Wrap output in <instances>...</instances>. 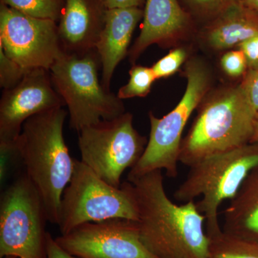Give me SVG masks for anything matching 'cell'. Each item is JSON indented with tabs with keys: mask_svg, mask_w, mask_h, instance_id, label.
<instances>
[{
	"mask_svg": "<svg viewBox=\"0 0 258 258\" xmlns=\"http://www.w3.org/2000/svg\"><path fill=\"white\" fill-rule=\"evenodd\" d=\"M250 143L258 144V114L254 120L253 135H252Z\"/></svg>",
	"mask_w": 258,
	"mask_h": 258,
	"instance_id": "f546056e",
	"label": "cell"
},
{
	"mask_svg": "<svg viewBox=\"0 0 258 258\" xmlns=\"http://www.w3.org/2000/svg\"><path fill=\"white\" fill-rule=\"evenodd\" d=\"M64 106L50 71L28 70L16 86L3 90L0 100V143L16 142L25 122L34 115Z\"/></svg>",
	"mask_w": 258,
	"mask_h": 258,
	"instance_id": "7c38bea8",
	"label": "cell"
},
{
	"mask_svg": "<svg viewBox=\"0 0 258 258\" xmlns=\"http://www.w3.org/2000/svg\"><path fill=\"white\" fill-rule=\"evenodd\" d=\"M258 166V144L250 143L205 158L189 166L184 181L174 194L181 203L195 201L206 220L207 233L212 236L222 230L218 218L220 205L232 200L244 180Z\"/></svg>",
	"mask_w": 258,
	"mask_h": 258,
	"instance_id": "5b68a950",
	"label": "cell"
},
{
	"mask_svg": "<svg viewBox=\"0 0 258 258\" xmlns=\"http://www.w3.org/2000/svg\"><path fill=\"white\" fill-rule=\"evenodd\" d=\"M256 35L257 13L246 8L240 2L222 12L208 32V41L212 47L222 50L239 45Z\"/></svg>",
	"mask_w": 258,
	"mask_h": 258,
	"instance_id": "e0dca14e",
	"label": "cell"
},
{
	"mask_svg": "<svg viewBox=\"0 0 258 258\" xmlns=\"http://www.w3.org/2000/svg\"><path fill=\"white\" fill-rule=\"evenodd\" d=\"M66 117L62 107L34 115L25 122L17 140L25 173L45 203L49 222L57 225L62 194L75 166L64 139Z\"/></svg>",
	"mask_w": 258,
	"mask_h": 258,
	"instance_id": "7a4b0ae2",
	"label": "cell"
},
{
	"mask_svg": "<svg viewBox=\"0 0 258 258\" xmlns=\"http://www.w3.org/2000/svg\"><path fill=\"white\" fill-rule=\"evenodd\" d=\"M222 230L258 239V166L249 172L224 211Z\"/></svg>",
	"mask_w": 258,
	"mask_h": 258,
	"instance_id": "2e32d148",
	"label": "cell"
},
{
	"mask_svg": "<svg viewBox=\"0 0 258 258\" xmlns=\"http://www.w3.org/2000/svg\"><path fill=\"white\" fill-rule=\"evenodd\" d=\"M221 63L226 74L232 77L240 76L247 68L245 56L240 50L226 53L222 57Z\"/></svg>",
	"mask_w": 258,
	"mask_h": 258,
	"instance_id": "603a6c76",
	"label": "cell"
},
{
	"mask_svg": "<svg viewBox=\"0 0 258 258\" xmlns=\"http://www.w3.org/2000/svg\"><path fill=\"white\" fill-rule=\"evenodd\" d=\"M195 5L203 9L212 10H222V12L229 7L240 3L242 0H190Z\"/></svg>",
	"mask_w": 258,
	"mask_h": 258,
	"instance_id": "484cf974",
	"label": "cell"
},
{
	"mask_svg": "<svg viewBox=\"0 0 258 258\" xmlns=\"http://www.w3.org/2000/svg\"><path fill=\"white\" fill-rule=\"evenodd\" d=\"M129 75L128 83L122 86L117 94L120 100L147 96L150 92L153 83L157 79L152 68L141 66L132 67Z\"/></svg>",
	"mask_w": 258,
	"mask_h": 258,
	"instance_id": "ffe728a7",
	"label": "cell"
},
{
	"mask_svg": "<svg viewBox=\"0 0 258 258\" xmlns=\"http://www.w3.org/2000/svg\"><path fill=\"white\" fill-rule=\"evenodd\" d=\"M99 69L101 60L94 49L82 53L62 51L49 70L56 91L69 109L70 126L76 132L125 113L122 100L103 87Z\"/></svg>",
	"mask_w": 258,
	"mask_h": 258,
	"instance_id": "3957f363",
	"label": "cell"
},
{
	"mask_svg": "<svg viewBox=\"0 0 258 258\" xmlns=\"http://www.w3.org/2000/svg\"><path fill=\"white\" fill-rule=\"evenodd\" d=\"M127 219L138 221L132 184L120 188L103 181L87 165L75 159L74 174L61 200L58 227L66 235L87 222Z\"/></svg>",
	"mask_w": 258,
	"mask_h": 258,
	"instance_id": "8992f818",
	"label": "cell"
},
{
	"mask_svg": "<svg viewBox=\"0 0 258 258\" xmlns=\"http://www.w3.org/2000/svg\"><path fill=\"white\" fill-rule=\"evenodd\" d=\"M0 47L25 70H50L62 52L57 23L0 2Z\"/></svg>",
	"mask_w": 258,
	"mask_h": 258,
	"instance_id": "30bf717a",
	"label": "cell"
},
{
	"mask_svg": "<svg viewBox=\"0 0 258 258\" xmlns=\"http://www.w3.org/2000/svg\"><path fill=\"white\" fill-rule=\"evenodd\" d=\"M239 46L245 56L249 69H258V35L241 42Z\"/></svg>",
	"mask_w": 258,
	"mask_h": 258,
	"instance_id": "d4e9b609",
	"label": "cell"
},
{
	"mask_svg": "<svg viewBox=\"0 0 258 258\" xmlns=\"http://www.w3.org/2000/svg\"><path fill=\"white\" fill-rule=\"evenodd\" d=\"M258 113L241 86L203 106L181 143L179 162L191 166L205 158L250 144Z\"/></svg>",
	"mask_w": 258,
	"mask_h": 258,
	"instance_id": "277c9868",
	"label": "cell"
},
{
	"mask_svg": "<svg viewBox=\"0 0 258 258\" xmlns=\"http://www.w3.org/2000/svg\"><path fill=\"white\" fill-rule=\"evenodd\" d=\"M106 10L139 8L143 0H99Z\"/></svg>",
	"mask_w": 258,
	"mask_h": 258,
	"instance_id": "83f0119b",
	"label": "cell"
},
{
	"mask_svg": "<svg viewBox=\"0 0 258 258\" xmlns=\"http://www.w3.org/2000/svg\"><path fill=\"white\" fill-rule=\"evenodd\" d=\"M55 241L79 258H157L141 240L138 222L127 219L87 222Z\"/></svg>",
	"mask_w": 258,
	"mask_h": 258,
	"instance_id": "8fae6325",
	"label": "cell"
},
{
	"mask_svg": "<svg viewBox=\"0 0 258 258\" xmlns=\"http://www.w3.org/2000/svg\"><path fill=\"white\" fill-rule=\"evenodd\" d=\"M27 71L10 58L0 47V86L3 90L16 86L23 79Z\"/></svg>",
	"mask_w": 258,
	"mask_h": 258,
	"instance_id": "44dd1931",
	"label": "cell"
},
{
	"mask_svg": "<svg viewBox=\"0 0 258 258\" xmlns=\"http://www.w3.org/2000/svg\"><path fill=\"white\" fill-rule=\"evenodd\" d=\"M47 258H79L64 250L49 232L47 236Z\"/></svg>",
	"mask_w": 258,
	"mask_h": 258,
	"instance_id": "4316f807",
	"label": "cell"
},
{
	"mask_svg": "<svg viewBox=\"0 0 258 258\" xmlns=\"http://www.w3.org/2000/svg\"><path fill=\"white\" fill-rule=\"evenodd\" d=\"M66 0H0L22 13L58 23Z\"/></svg>",
	"mask_w": 258,
	"mask_h": 258,
	"instance_id": "d6986e66",
	"label": "cell"
},
{
	"mask_svg": "<svg viewBox=\"0 0 258 258\" xmlns=\"http://www.w3.org/2000/svg\"><path fill=\"white\" fill-rule=\"evenodd\" d=\"M47 209L40 193L22 173L2 195L0 258H47Z\"/></svg>",
	"mask_w": 258,
	"mask_h": 258,
	"instance_id": "52a82bcc",
	"label": "cell"
},
{
	"mask_svg": "<svg viewBox=\"0 0 258 258\" xmlns=\"http://www.w3.org/2000/svg\"><path fill=\"white\" fill-rule=\"evenodd\" d=\"M187 86L182 99L170 113L159 118L149 113L150 135L143 155L131 169L128 181L157 170H165L168 177L178 175L181 135L194 110L203 99L208 76L201 64L191 63L186 69Z\"/></svg>",
	"mask_w": 258,
	"mask_h": 258,
	"instance_id": "ba28073f",
	"label": "cell"
},
{
	"mask_svg": "<svg viewBox=\"0 0 258 258\" xmlns=\"http://www.w3.org/2000/svg\"><path fill=\"white\" fill-rule=\"evenodd\" d=\"M143 17L140 8L106 10L96 50L101 60V83L106 91H111L115 70L126 55L134 30Z\"/></svg>",
	"mask_w": 258,
	"mask_h": 258,
	"instance_id": "5bb4252c",
	"label": "cell"
},
{
	"mask_svg": "<svg viewBox=\"0 0 258 258\" xmlns=\"http://www.w3.org/2000/svg\"><path fill=\"white\" fill-rule=\"evenodd\" d=\"M130 182L141 240L151 253L157 258H208L206 220L195 201L173 203L166 195L161 170Z\"/></svg>",
	"mask_w": 258,
	"mask_h": 258,
	"instance_id": "6da1fadb",
	"label": "cell"
},
{
	"mask_svg": "<svg viewBox=\"0 0 258 258\" xmlns=\"http://www.w3.org/2000/svg\"><path fill=\"white\" fill-rule=\"evenodd\" d=\"M106 10L99 0H66L57 23L62 51L82 53L96 49Z\"/></svg>",
	"mask_w": 258,
	"mask_h": 258,
	"instance_id": "4fadbf2b",
	"label": "cell"
},
{
	"mask_svg": "<svg viewBox=\"0 0 258 258\" xmlns=\"http://www.w3.org/2000/svg\"><path fill=\"white\" fill-rule=\"evenodd\" d=\"M140 35L130 51L135 60L149 45L175 36L187 23V15L177 0H147Z\"/></svg>",
	"mask_w": 258,
	"mask_h": 258,
	"instance_id": "9a60e30c",
	"label": "cell"
},
{
	"mask_svg": "<svg viewBox=\"0 0 258 258\" xmlns=\"http://www.w3.org/2000/svg\"><path fill=\"white\" fill-rule=\"evenodd\" d=\"M3 258H18V257H15V256H13V255H7V256H5V257H3Z\"/></svg>",
	"mask_w": 258,
	"mask_h": 258,
	"instance_id": "4dcf8cb0",
	"label": "cell"
},
{
	"mask_svg": "<svg viewBox=\"0 0 258 258\" xmlns=\"http://www.w3.org/2000/svg\"><path fill=\"white\" fill-rule=\"evenodd\" d=\"M185 57L186 52L183 49H176L160 59L152 67L157 79L174 74L183 63Z\"/></svg>",
	"mask_w": 258,
	"mask_h": 258,
	"instance_id": "7402d4cb",
	"label": "cell"
},
{
	"mask_svg": "<svg viewBox=\"0 0 258 258\" xmlns=\"http://www.w3.org/2000/svg\"><path fill=\"white\" fill-rule=\"evenodd\" d=\"M78 133L81 161L116 188L121 186L124 171L133 168L143 155L148 143L134 128L133 116L128 113L86 127Z\"/></svg>",
	"mask_w": 258,
	"mask_h": 258,
	"instance_id": "9c48e42d",
	"label": "cell"
},
{
	"mask_svg": "<svg viewBox=\"0 0 258 258\" xmlns=\"http://www.w3.org/2000/svg\"><path fill=\"white\" fill-rule=\"evenodd\" d=\"M240 86L249 104L258 113V69L249 70Z\"/></svg>",
	"mask_w": 258,
	"mask_h": 258,
	"instance_id": "cb8c5ba5",
	"label": "cell"
},
{
	"mask_svg": "<svg viewBox=\"0 0 258 258\" xmlns=\"http://www.w3.org/2000/svg\"><path fill=\"white\" fill-rule=\"evenodd\" d=\"M241 3L246 8L258 13V0H242Z\"/></svg>",
	"mask_w": 258,
	"mask_h": 258,
	"instance_id": "f1b7e54d",
	"label": "cell"
},
{
	"mask_svg": "<svg viewBox=\"0 0 258 258\" xmlns=\"http://www.w3.org/2000/svg\"><path fill=\"white\" fill-rule=\"evenodd\" d=\"M209 237L208 258H258V239L231 235L223 230Z\"/></svg>",
	"mask_w": 258,
	"mask_h": 258,
	"instance_id": "ac0fdd59",
	"label": "cell"
}]
</instances>
